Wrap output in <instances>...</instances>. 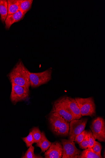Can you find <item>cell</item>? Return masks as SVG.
<instances>
[{"label": "cell", "instance_id": "cell-1", "mask_svg": "<svg viewBox=\"0 0 105 158\" xmlns=\"http://www.w3.org/2000/svg\"><path fill=\"white\" fill-rule=\"evenodd\" d=\"M29 72L20 60L9 75L11 83L29 89L30 86Z\"/></svg>", "mask_w": 105, "mask_h": 158}, {"label": "cell", "instance_id": "cell-2", "mask_svg": "<svg viewBox=\"0 0 105 158\" xmlns=\"http://www.w3.org/2000/svg\"><path fill=\"white\" fill-rule=\"evenodd\" d=\"M48 120L51 130L55 135L62 136H67L68 135L69 123L59 114L51 112Z\"/></svg>", "mask_w": 105, "mask_h": 158}, {"label": "cell", "instance_id": "cell-3", "mask_svg": "<svg viewBox=\"0 0 105 158\" xmlns=\"http://www.w3.org/2000/svg\"><path fill=\"white\" fill-rule=\"evenodd\" d=\"M79 108L82 116H94L96 114V106L94 98H75Z\"/></svg>", "mask_w": 105, "mask_h": 158}, {"label": "cell", "instance_id": "cell-4", "mask_svg": "<svg viewBox=\"0 0 105 158\" xmlns=\"http://www.w3.org/2000/svg\"><path fill=\"white\" fill-rule=\"evenodd\" d=\"M52 72L51 68L41 73H34L29 72V80L31 87L35 88L47 83L51 79Z\"/></svg>", "mask_w": 105, "mask_h": 158}, {"label": "cell", "instance_id": "cell-5", "mask_svg": "<svg viewBox=\"0 0 105 158\" xmlns=\"http://www.w3.org/2000/svg\"><path fill=\"white\" fill-rule=\"evenodd\" d=\"M91 128L95 139L100 142H105V122L101 117H97L92 121Z\"/></svg>", "mask_w": 105, "mask_h": 158}, {"label": "cell", "instance_id": "cell-6", "mask_svg": "<svg viewBox=\"0 0 105 158\" xmlns=\"http://www.w3.org/2000/svg\"><path fill=\"white\" fill-rule=\"evenodd\" d=\"M66 110L72 116L73 120L79 119L82 117L79 108L75 99L68 97L59 98Z\"/></svg>", "mask_w": 105, "mask_h": 158}, {"label": "cell", "instance_id": "cell-7", "mask_svg": "<svg viewBox=\"0 0 105 158\" xmlns=\"http://www.w3.org/2000/svg\"><path fill=\"white\" fill-rule=\"evenodd\" d=\"M29 89L17 85L12 84L10 99L12 103L16 104L17 102L26 100L29 95Z\"/></svg>", "mask_w": 105, "mask_h": 158}, {"label": "cell", "instance_id": "cell-8", "mask_svg": "<svg viewBox=\"0 0 105 158\" xmlns=\"http://www.w3.org/2000/svg\"><path fill=\"white\" fill-rule=\"evenodd\" d=\"M87 120V119L84 118L74 119L71 121L68 133L69 140L74 141L76 136L84 130Z\"/></svg>", "mask_w": 105, "mask_h": 158}, {"label": "cell", "instance_id": "cell-9", "mask_svg": "<svg viewBox=\"0 0 105 158\" xmlns=\"http://www.w3.org/2000/svg\"><path fill=\"white\" fill-rule=\"evenodd\" d=\"M62 143L63 146V158H77L81 152L77 148L74 142L69 139H63Z\"/></svg>", "mask_w": 105, "mask_h": 158}, {"label": "cell", "instance_id": "cell-10", "mask_svg": "<svg viewBox=\"0 0 105 158\" xmlns=\"http://www.w3.org/2000/svg\"><path fill=\"white\" fill-rule=\"evenodd\" d=\"M63 149L62 143L59 142L52 143L49 148L45 152L46 158H61L63 155Z\"/></svg>", "mask_w": 105, "mask_h": 158}, {"label": "cell", "instance_id": "cell-11", "mask_svg": "<svg viewBox=\"0 0 105 158\" xmlns=\"http://www.w3.org/2000/svg\"><path fill=\"white\" fill-rule=\"evenodd\" d=\"M51 112L58 114L69 123L73 120L71 114L64 107L60 99L54 103Z\"/></svg>", "mask_w": 105, "mask_h": 158}, {"label": "cell", "instance_id": "cell-12", "mask_svg": "<svg viewBox=\"0 0 105 158\" xmlns=\"http://www.w3.org/2000/svg\"><path fill=\"white\" fill-rule=\"evenodd\" d=\"M24 16V14L20 10L12 15H7L5 22L6 28L9 29L13 24L20 21Z\"/></svg>", "mask_w": 105, "mask_h": 158}, {"label": "cell", "instance_id": "cell-13", "mask_svg": "<svg viewBox=\"0 0 105 158\" xmlns=\"http://www.w3.org/2000/svg\"><path fill=\"white\" fill-rule=\"evenodd\" d=\"M41 138L37 143L36 146L41 148L42 152H44L49 148L52 143L47 139L43 132L41 133Z\"/></svg>", "mask_w": 105, "mask_h": 158}, {"label": "cell", "instance_id": "cell-14", "mask_svg": "<svg viewBox=\"0 0 105 158\" xmlns=\"http://www.w3.org/2000/svg\"><path fill=\"white\" fill-rule=\"evenodd\" d=\"M19 10L25 14L31 8L33 0H18Z\"/></svg>", "mask_w": 105, "mask_h": 158}, {"label": "cell", "instance_id": "cell-15", "mask_svg": "<svg viewBox=\"0 0 105 158\" xmlns=\"http://www.w3.org/2000/svg\"><path fill=\"white\" fill-rule=\"evenodd\" d=\"M8 3L6 0H0V15L2 21L4 23L8 15Z\"/></svg>", "mask_w": 105, "mask_h": 158}, {"label": "cell", "instance_id": "cell-16", "mask_svg": "<svg viewBox=\"0 0 105 158\" xmlns=\"http://www.w3.org/2000/svg\"><path fill=\"white\" fill-rule=\"evenodd\" d=\"M8 15H12L19 10L18 0H8Z\"/></svg>", "mask_w": 105, "mask_h": 158}, {"label": "cell", "instance_id": "cell-17", "mask_svg": "<svg viewBox=\"0 0 105 158\" xmlns=\"http://www.w3.org/2000/svg\"><path fill=\"white\" fill-rule=\"evenodd\" d=\"M78 158H102L94 151L92 148H87L82 152L78 156Z\"/></svg>", "mask_w": 105, "mask_h": 158}, {"label": "cell", "instance_id": "cell-18", "mask_svg": "<svg viewBox=\"0 0 105 158\" xmlns=\"http://www.w3.org/2000/svg\"><path fill=\"white\" fill-rule=\"evenodd\" d=\"M34 143H38L41 139L42 137L41 133L38 127H34L31 131Z\"/></svg>", "mask_w": 105, "mask_h": 158}, {"label": "cell", "instance_id": "cell-19", "mask_svg": "<svg viewBox=\"0 0 105 158\" xmlns=\"http://www.w3.org/2000/svg\"><path fill=\"white\" fill-rule=\"evenodd\" d=\"M34 147L32 146L29 147L24 155L22 157L23 158H42L41 156L35 155L34 154Z\"/></svg>", "mask_w": 105, "mask_h": 158}, {"label": "cell", "instance_id": "cell-20", "mask_svg": "<svg viewBox=\"0 0 105 158\" xmlns=\"http://www.w3.org/2000/svg\"><path fill=\"white\" fill-rule=\"evenodd\" d=\"M22 139L23 141L25 143L27 148H29L32 146L33 143H34L31 131L30 132L29 134L27 136L23 138Z\"/></svg>", "mask_w": 105, "mask_h": 158}, {"label": "cell", "instance_id": "cell-21", "mask_svg": "<svg viewBox=\"0 0 105 158\" xmlns=\"http://www.w3.org/2000/svg\"><path fill=\"white\" fill-rule=\"evenodd\" d=\"M88 131L84 130L81 133L76 136L75 137L74 141L79 144L84 139Z\"/></svg>", "mask_w": 105, "mask_h": 158}, {"label": "cell", "instance_id": "cell-22", "mask_svg": "<svg viewBox=\"0 0 105 158\" xmlns=\"http://www.w3.org/2000/svg\"><path fill=\"white\" fill-rule=\"evenodd\" d=\"M92 148L96 154L99 156H101V151L102 147L100 143L95 141L94 145Z\"/></svg>", "mask_w": 105, "mask_h": 158}, {"label": "cell", "instance_id": "cell-23", "mask_svg": "<svg viewBox=\"0 0 105 158\" xmlns=\"http://www.w3.org/2000/svg\"><path fill=\"white\" fill-rule=\"evenodd\" d=\"M87 134L89 142V145L87 148H92L94 145L96 141L94 137L92 132L91 130L88 131Z\"/></svg>", "mask_w": 105, "mask_h": 158}, {"label": "cell", "instance_id": "cell-24", "mask_svg": "<svg viewBox=\"0 0 105 158\" xmlns=\"http://www.w3.org/2000/svg\"><path fill=\"white\" fill-rule=\"evenodd\" d=\"M89 145L88 138L87 134L83 141L79 143V146L81 149H85L88 148Z\"/></svg>", "mask_w": 105, "mask_h": 158}]
</instances>
